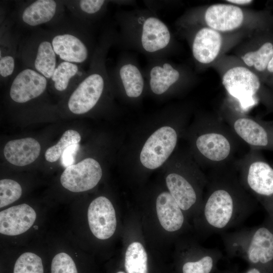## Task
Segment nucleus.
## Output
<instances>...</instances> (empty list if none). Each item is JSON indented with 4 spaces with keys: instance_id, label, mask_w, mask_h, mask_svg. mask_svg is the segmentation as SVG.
Wrapping results in <instances>:
<instances>
[{
    "instance_id": "obj_3",
    "label": "nucleus",
    "mask_w": 273,
    "mask_h": 273,
    "mask_svg": "<svg viewBox=\"0 0 273 273\" xmlns=\"http://www.w3.org/2000/svg\"><path fill=\"white\" fill-rule=\"evenodd\" d=\"M49 30L54 52L62 61L90 64L97 45L90 28L73 17H65Z\"/></svg>"
},
{
    "instance_id": "obj_27",
    "label": "nucleus",
    "mask_w": 273,
    "mask_h": 273,
    "mask_svg": "<svg viewBox=\"0 0 273 273\" xmlns=\"http://www.w3.org/2000/svg\"><path fill=\"white\" fill-rule=\"evenodd\" d=\"M273 56V42L267 41L256 51L247 52L242 57L248 66H253L259 72L265 71Z\"/></svg>"
},
{
    "instance_id": "obj_15",
    "label": "nucleus",
    "mask_w": 273,
    "mask_h": 273,
    "mask_svg": "<svg viewBox=\"0 0 273 273\" xmlns=\"http://www.w3.org/2000/svg\"><path fill=\"white\" fill-rule=\"evenodd\" d=\"M236 134L254 148L273 150V130L251 118L240 117L233 123Z\"/></svg>"
},
{
    "instance_id": "obj_1",
    "label": "nucleus",
    "mask_w": 273,
    "mask_h": 273,
    "mask_svg": "<svg viewBox=\"0 0 273 273\" xmlns=\"http://www.w3.org/2000/svg\"><path fill=\"white\" fill-rule=\"evenodd\" d=\"M207 195L201 204L203 230L209 236L242 223L254 209V201L236 176L220 175L209 179Z\"/></svg>"
},
{
    "instance_id": "obj_32",
    "label": "nucleus",
    "mask_w": 273,
    "mask_h": 273,
    "mask_svg": "<svg viewBox=\"0 0 273 273\" xmlns=\"http://www.w3.org/2000/svg\"><path fill=\"white\" fill-rule=\"evenodd\" d=\"M79 148V144L72 145L66 148L61 156V163L65 167L73 164L74 157Z\"/></svg>"
},
{
    "instance_id": "obj_18",
    "label": "nucleus",
    "mask_w": 273,
    "mask_h": 273,
    "mask_svg": "<svg viewBox=\"0 0 273 273\" xmlns=\"http://www.w3.org/2000/svg\"><path fill=\"white\" fill-rule=\"evenodd\" d=\"M222 46L220 33L208 27H203L195 34L192 42L194 58L202 64L213 61L218 55Z\"/></svg>"
},
{
    "instance_id": "obj_25",
    "label": "nucleus",
    "mask_w": 273,
    "mask_h": 273,
    "mask_svg": "<svg viewBox=\"0 0 273 273\" xmlns=\"http://www.w3.org/2000/svg\"><path fill=\"white\" fill-rule=\"evenodd\" d=\"M222 254L217 248H202L196 258L185 262L182 273H213Z\"/></svg>"
},
{
    "instance_id": "obj_2",
    "label": "nucleus",
    "mask_w": 273,
    "mask_h": 273,
    "mask_svg": "<svg viewBox=\"0 0 273 273\" xmlns=\"http://www.w3.org/2000/svg\"><path fill=\"white\" fill-rule=\"evenodd\" d=\"M116 42L147 56L149 60L165 58L172 43L168 26L150 9L118 12Z\"/></svg>"
},
{
    "instance_id": "obj_17",
    "label": "nucleus",
    "mask_w": 273,
    "mask_h": 273,
    "mask_svg": "<svg viewBox=\"0 0 273 273\" xmlns=\"http://www.w3.org/2000/svg\"><path fill=\"white\" fill-rule=\"evenodd\" d=\"M204 17L208 27L219 32H226L235 30L242 25L244 14L238 6L218 4L209 6Z\"/></svg>"
},
{
    "instance_id": "obj_22",
    "label": "nucleus",
    "mask_w": 273,
    "mask_h": 273,
    "mask_svg": "<svg viewBox=\"0 0 273 273\" xmlns=\"http://www.w3.org/2000/svg\"><path fill=\"white\" fill-rule=\"evenodd\" d=\"M166 184L170 194L184 211L193 209L199 203L197 190L184 176L170 173L166 177Z\"/></svg>"
},
{
    "instance_id": "obj_12",
    "label": "nucleus",
    "mask_w": 273,
    "mask_h": 273,
    "mask_svg": "<svg viewBox=\"0 0 273 273\" xmlns=\"http://www.w3.org/2000/svg\"><path fill=\"white\" fill-rule=\"evenodd\" d=\"M108 72L111 82L118 84L128 98L135 99L142 95L146 84L145 77L134 59L122 57Z\"/></svg>"
},
{
    "instance_id": "obj_10",
    "label": "nucleus",
    "mask_w": 273,
    "mask_h": 273,
    "mask_svg": "<svg viewBox=\"0 0 273 273\" xmlns=\"http://www.w3.org/2000/svg\"><path fill=\"white\" fill-rule=\"evenodd\" d=\"M239 180L249 194L259 199L273 198V168L265 161H251L242 169Z\"/></svg>"
},
{
    "instance_id": "obj_33",
    "label": "nucleus",
    "mask_w": 273,
    "mask_h": 273,
    "mask_svg": "<svg viewBox=\"0 0 273 273\" xmlns=\"http://www.w3.org/2000/svg\"><path fill=\"white\" fill-rule=\"evenodd\" d=\"M217 273H270L265 269L260 267L250 266L249 267L243 272H237L233 270H220L217 271Z\"/></svg>"
},
{
    "instance_id": "obj_23",
    "label": "nucleus",
    "mask_w": 273,
    "mask_h": 273,
    "mask_svg": "<svg viewBox=\"0 0 273 273\" xmlns=\"http://www.w3.org/2000/svg\"><path fill=\"white\" fill-rule=\"evenodd\" d=\"M86 73L87 71L80 65L62 61L58 64L49 83L53 86L55 90L63 93L72 85L76 87Z\"/></svg>"
},
{
    "instance_id": "obj_16",
    "label": "nucleus",
    "mask_w": 273,
    "mask_h": 273,
    "mask_svg": "<svg viewBox=\"0 0 273 273\" xmlns=\"http://www.w3.org/2000/svg\"><path fill=\"white\" fill-rule=\"evenodd\" d=\"M36 213L27 204L12 206L0 212V233L7 236H16L28 230L34 223Z\"/></svg>"
},
{
    "instance_id": "obj_7",
    "label": "nucleus",
    "mask_w": 273,
    "mask_h": 273,
    "mask_svg": "<svg viewBox=\"0 0 273 273\" xmlns=\"http://www.w3.org/2000/svg\"><path fill=\"white\" fill-rule=\"evenodd\" d=\"M222 83L228 93L237 99L245 111L255 105V95L260 87L258 77L247 68L238 66L227 71Z\"/></svg>"
},
{
    "instance_id": "obj_31",
    "label": "nucleus",
    "mask_w": 273,
    "mask_h": 273,
    "mask_svg": "<svg viewBox=\"0 0 273 273\" xmlns=\"http://www.w3.org/2000/svg\"><path fill=\"white\" fill-rule=\"evenodd\" d=\"M51 273H78L73 259L68 254L60 252L53 258Z\"/></svg>"
},
{
    "instance_id": "obj_9",
    "label": "nucleus",
    "mask_w": 273,
    "mask_h": 273,
    "mask_svg": "<svg viewBox=\"0 0 273 273\" xmlns=\"http://www.w3.org/2000/svg\"><path fill=\"white\" fill-rule=\"evenodd\" d=\"M102 176L99 163L93 158H87L66 167L61 175L60 182L64 188L71 192H82L94 188Z\"/></svg>"
},
{
    "instance_id": "obj_36",
    "label": "nucleus",
    "mask_w": 273,
    "mask_h": 273,
    "mask_svg": "<svg viewBox=\"0 0 273 273\" xmlns=\"http://www.w3.org/2000/svg\"><path fill=\"white\" fill-rule=\"evenodd\" d=\"M116 273H124V272H123V271H118V272H116Z\"/></svg>"
},
{
    "instance_id": "obj_8",
    "label": "nucleus",
    "mask_w": 273,
    "mask_h": 273,
    "mask_svg": "<svg viewBox=\"0 0 273 273\" xmlns=\"http://www.w3.org/2000/svg\"><path fill=\"white\" fill-rule=\"evenodd\" d=\"M177 140V133L173 128L168 126L159 128L143 146L140 157L141 163L150 169L158 168L171 155Z\"/></svg>"
},
{
    "instance_id": "obj_21",
    "label": "nucleus",
    "mask_w": 273,
    "mask_h": 273,
    "mask_svg": "<svg viewBox=\"0 0 273 273\" xmlns=\"http://www.w3.org/2000/svg\"><path fill=\"white\" fill-rule=\"evenodd\" d=\"M157 215L164 229L169 232L180 230L185 223L183 210L169 192L160 193L156 202Z\"/></svg>"
},
{
    "instance_id": "obj_5",
    "label": "nucleus",
    "mask_w": 273,
    "mask_h": 273,
    "mask_svg": "<svg viewBox=\"0 0 273 273\" xmlns=\"http://www.w3.org/2000/svg\"><path fill=\"white\" fill-rule=\"evenodd\" d=\"M19 46L17 58L24 67L37 71L49 80L58 65L49 30L33 32Z\"/></svg>"
},
{
    "instance_id": "obj_24",
    "label": "nucleus",
    "mask_w": 273,
    "mask_h": 273,
    "mask_svg": "<svg viewBox=\"0 0 273 273\" xmlns=\"http://www.w3.org/2000/svg\"><path fill=\"white\" fill-rule=\"evenodd\" d=\"M109 1L104 0L65 1V7L73 17L90 28L106 12Z\"/></svg>"
},
{
    "instance_id": "obj_26",
    "label": "nucleus",
    "mask_w": 273,
    "mask_h": 273,
    "mask_svg": "<svg viewBox=\"0 0 273 273\" xmlns=\"http://www.w3.org/2000/svg\"><path fill=\"white\" fill-rule=\"evenodd\" d=\"M124 266L127 273H148V256L142 244L131 243L125 255Z\"/></svg>"
},
{
    "instance_id": "obj_30",
    "label": "nucleus",
    "mask_w": 273,
    "mask_h": 273,
    "mask_svg": "<svg viewBox=\"0 0 273 273\" xmlns=\"http://www.w3.org/2000/svg\"><path fill=\"white\" fill-rule=\"evenodd\" d=\"M22 193L20 185L11 179L0 180V207L8 206L19 199Z\"/></svg>"
},
{
    "instance_id": "obj_19",
    "label": "nucleus",
    "mask_w": 273,
    "mask_h": 273,
    "mask_svg": "<svg viewBox=\"0 0 273 273\" xmlns=\"http://www.w3.org/2000/svg\"><path fill=\"white\" fill-rule=\"evenodd\" d=\"M196 145L202 155L212 162L225 160L232 152L230 140L221 132L209 131L204 133L198 137Z\"/></svg>"
},
{
    "instance_id": "obj_29",
    "label": "nucleus",
    "mask_w": 273,
    "mask_h": 273,
    "mask_svg": "<svg viewBox=\"0 0 273 273\" xmlns=\"http://www.w3.org/2000/svg\"><path fill=\"white\" fill-rule=\"evenodd\" d=\"M13 273H43L41 258L30 252L22 254L15 262Z\"/></svg>"
},
{
    "instance_id": "obj_14",
    "label": "nucleus",
    "mask_w": 273,
    "mask_h": 273,
    "mask_svg": "<svg viewBox=\"0 0 273 273\" xmlns=\"http://www.w3.org/2000/svg\"><path fill=\"white\" fill-rule=\"evenodd\" d=\"M151 91L156 95H162L176 85L181 78L180 71L165 58L149 60L143 71Z\"/></svg>"
},
{
    "instance_id": "obj_6",
    "label": "nucleus",
    "mask_w": 273,
    "mask_h": 273,
    "mask_svg": "<svg viewBox=\"0 0 273 273\" xmlns=\"http://www.w3.org/2000/svg\"><path fill=\"white\" fill-rule=\"evenodd\" d=\"M64 1L36 0L22 5L18 10L17 21L25 28H35L43 24L51 27L65 17Z\"/></svg>"
},
{
    "instance_id": "obj_4",
    "label": "nucleus",
    "mask_w": 273,
    "mask_h": 273,
    "mask_svg": "<svg viewBox=\"0 0 273 273\" xmlns=\"http://www.w3.org/2000/svg\"><path fill=\"white\" fill-rule=\"evenodd\" d=\"M222 239L229 256L241 258L250 266L270 272L268 266L273 261V233L269 229H242L222 234Z\"/></svg>"
},
{
    "instance_id": "obj_34",
    "label": "nucleus",
    "mask_w": 273,
    "mask_h": 273,
    "mask_svg": "<svg viewBox=\"0 0 273 273\" xmlns=\"http://www.w3.org/2000/svg\"><path fill=\"white\" fill-rule=\"evenodd\" d=\"M226 2L230 3L239 5H246L250 4L253 2V1L250 0H229L226 1Z\"/></svg>"
},
{
    "instance_id": "obj_28",
    "label": "nucleus",
    "mask_w": 273,
    "mask_h": 273,
    "mask_svg": "<svg viewBox=\"0 0 273 273\" xmlns=\"http://www.w3.org/2000/svg\"><path fill=\"white\" fill-rule=\"evenodd\" d=\"M81 136L77 131L72 129L65 131L59 142L46 151V160L50 162L57 161L66 148L72 145L79 144Z\"/></svg>"
},
{
    "instance_id": "obj_35",
    "label": "nucleus",
    "mask_w": 273,
    "mask_h": 273,
    "mask_svg": "<svg viewBox=\"0 0 273 273\" xmlns=\"http://www.w3.org/2000/svg\"><path fill=\"white\" fill-rule=\"evenodd\" d=\"M266 70L270 74H273V56L269 61Z\"/></svg>"
},
{
    "instance_id": "obj_11",
    "label": "nucleus",
    "mask_w": 273,
    "mask_h": 273,
    "mask_svg": "<svg viewBox=\"0 0 273 273\" xmlns=\"http://www.w3.org/2000/svg\"><path fill=\"white\" fill-rule=\"evenodd\" d=\"M9 96L15 103L24 104L35 99L46 90L49 80L37 71L23 67L11 79Z\"/></svg>"
},
{
    "instance_id": "obj_20",
    "label": "nucleus",
    "mask_w": 273,
    "mask_h": 273,
    "mask_svg": "<svg viewBox=\"0 0 273 273\" xmlns=\"http://www.w3.org/2000/svg\"><path fill=\"white\" fill-rule=\"evenodd\" d=\"M39 142L32 138H25L9 141L5 145L4 154L11 164L24 166L33 162L40 152Z\"/></svg>"
},
{
    "instance_id": "obj_13",
    "label": "nucleus",
    "mask_w": 273,
    "mask_h": 273,
    "mask_svg": "<svg viewBox=\"0 0 273 273\" xmlns=\"http://www.w3.org/2000/svg\"><path fill=\"white\" fill-rule=\"evenodd\" d=\"M87 220L92 233L99 239H109L116 230L115 211L111 201L105 197H98L90 203Z\"/></svg>"
}]
</instances>
